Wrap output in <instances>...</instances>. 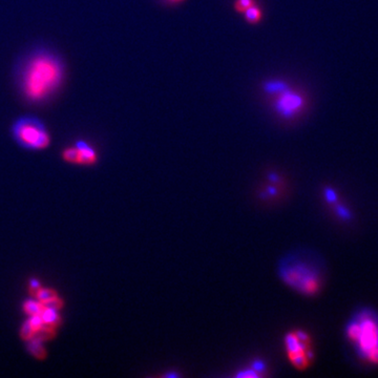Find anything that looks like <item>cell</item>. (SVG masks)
Listing matches in <instances>:
<instances>
[{"label": "cell", "instance_id": "8fae6325", "mask_svg": "<svg viewBox=\"0 0 378 378\" xmlns=\"http://www.w3.org/2000/svg\"><path fill=\"white\" fill-rule=\"evenodd\" d=\"M43 309L42 303H39L35 300H28L24 303V310L25 312L30 315L40 314Z\"/></svg>", "mask_w": 378, "mask_h": 378}, {"label": "cell", "instance_id": "4fadbf2b", "mask_svg": "<svg viewBox=\"0 0 378 378\" xmlns=\"http://www.w3.org/2000/svg\"><path fill=\"white\" fill-rule=\"evenodd\" d=\"M37 296H38V299L43 303V302H46L49 300L56 298V294L53 290H50V289H40L37 292Z\"/></svg>", "mask_w": 378, "mask_h": 378}, {"label": "cell", "instance_id": "8992f818", "mask_svg": "<svg viewBox=\"0 0 378 378\" xmlns=\"http://www.w3.org/2000/svg\"><path fill=\"white\" fill-rule=\"evenodd\" d=\"M311 341L304 331H295L285 336V347L290 361L298 369L307 368L313 359Z\"/></svg>", "mask_w": 378, "mask_h": 378}, {"label": "cell", "instance_id": "44dd1931", "mask_svg": "<svg viewBox=\"0 0 378 378\" xmlns=\"http://www.w3.org/2000/svg\"><path fill=\"white\" fill-rule=\"evenodd\" d=\"M30 285H31V287H32L33 289H37V288H39L40 284H39L36 279H32L31 282H30Z\"/></svg>", "mask_w": 378, "mask_h": 378}, {"label": "cell", "instance_id": "7c38bea8", "mask_svg": "<svg viewBox=\"0 0 378 378\" xmlns=\"http://www.w3.org/2000/svg\"><path fill=\"white\" fill-rule=\"evenodd\" d=\"M258 4V0H234L233 2V10L239 13V14H243L247 9L250 7Z\"/></svg>", "mask_w": 378, "mask_h": 378}, {"label": "cell", "instance_id": "30bf717a", "mask_svg": "<svg viewBox=\"0 0 378 378\" xmlns=\"http://www.w3.org/2000/svg\"><path fill=\"white\" fill-rule=\"evenodd\" d=\"M40 315H41L43 323H45V325H49V326L55 325V323H57L58 320H59V315H58V312H57V309H55V308L43 307Z\"/></svg>", "mask_w": 378, "mask_h": 378}, {"label": "cell", "instance_id": "2e32d148", "mask_svg": "<svg viewBox=\"0 0 378 378\" xmlns=\"http://www.w3.org/2000/svg\"><path fill=\"white\" fill-rule=\"evenodd\" d=\"M336 212L339 214V217L343 220H351V218H352V214H351L350 210L343 205L336 206Z\"/></svg>", "mask_w": 378, "mask_h": 378}, {"label": "cell", "instance_id": "5bb4252c", "mask_svg": "<svg viewBox=\"0 0 378 378\" xmlns=\"http://www.w3.org/2000/svg\"><path fill=\"white\" fill-rule=\"evenodd\" d=\"M64 159L66 161H70V162H77L78 163V159H79V152L78 150L75 147H71V148H67V150L64 152Z\"/></svg>", "mask_w": 378, "mask_h": 378}, {"label": "cell", "instance_id": "9c48e42d", "mask_svg": "<svg viewBox=\"0 0 378 378\" xmlns=\"http://www.w3.org/2000/svg\"><path fill=\"white\" fill-rule=\"evenodd\" d=\"M243 15H244V18L247 23L255 25V24H259L263 20L264 12H263L262 7H260L258 4H256L250 7L249 9H247L244 13H243Z\"/></svg>", "mask_w": 378, "mask_h": 378}, {"label": "cell", "instance_id": "3957f363", "mask_svg": "<svg viewBox=\"0 0 378 378\" xmlns=\"http://www.w3.org/2000/svg\"><path fill=\"white\" fill-rule=\"evenodd\" d=\"M282 281L304 295H314L321 287L319 267L299 255H288L278 265Z\"/></svg>", "mask_w": 378, "mask_h": 378}, {"label": "cell", "instance_id": "52a82bcc", "mask_svg": "<svg viewBox=\"0 0 378 378\" xmlns=\"http://www.w3.org/2000/svg\"><path fill=\"white\" fill-rule=\"evenodd\" d=\"M262 91L265 96L269 97V99H272L278 94L282 93L284 91L288 90L292 87L289 81L281 79V78H272V79H267L261 85Z\"/></svg>", "mask_w": 378, "mask_h": 378}, {"label": "cell", "instance_id": "6da1fadb", "mask_svg": "<svg viewBox=\"0 0 378 378\" xmlns=\"http://www.w3.org/2000/svg\"><path fill=\"white\" fill-rule=\"evenodd\" d=\"M65 78V64L59 54L46 45L26 52L15 67V82L28 103L41 105L50 101Z\"/></svg>", "mask_w": 378, "mask_h": 378}, {"label": "cell", "instance_id": "277c9868", "mask_svg": "<svg viewBox=\"0 0 378 378\" xmlns=\"http://www.w3.org/2000/svg\"><path fill=\"white\" fill-rule=\"evenodd\" d=\"M12 134L15 141L25 150H44L51 142L50 133L41 120L35 116L19 117L12 125Z\"/></svg>", "mask_w": 378, "mask_h": 378}, {"label": "cell", "instance_id": "ba28073f", "mask_svg": "<svg viewBox=\"0 0 378 378\" xmlns=\"http://www.w3.org/2000/svg\"><path fill=\"white\" fill-rule=\"evenodd\" d=\"M75 146L79 152L78 163L92 164L97 161L96 152H94L93 148L89 146L85 141H78Z\"/></svg>", "mask_w": 378, "mask_h": 378}, {"label": "cell", "instance_id": "5b68a950", "mask_svg": "<svg viewBox=\"0 0 378 378\" xmlns=\"http://www.w3.org/2000/svg\"><path fill=\"white\" fill-rule=\"evenodd\" d=\"M309 98L307 93L296 87H291L278 96L270 99L272 113L280 120L291 122L301 118L308 110Z\"/></svg>", "mask_w": 378, "mask_h": 378}, {"label": "cell", "instance_id": "9a60e30c", "mask_svg": "<svg viewBox=\"0 0 378 378\" xmlns=\"http://www.w3.org/2000/svg\"><path fill=\"white\" fill-rule=\"evenodd\" d=\"M31 326L33 327V329L35 331H38V330H41L42 327H43V320L41 318V315L40 314H35V315H31L30 319H29Z\"/></svg>", "mask_w": 378, "mask_h": 378}, {"label": "cell", "instance_id": "ffe728a7", "mask_svg": "<svg viewBox=\"0 0 378 378\" xmlns=\"http://www.w3.org/2000/svg\"><path fill=\"white\" fill-rule=\"evenodd\" d=\"M31 349H32V352L34 353H41V344H40V342L38 340H34L32 343H31Z\"/></svg>", "mask_w": 378, "mask_h": 378}, {"label": "cell", "instance_id": "e0dca14e", "mask_svg": "<svg viewBox=\"0 0 378 378\" xmlns=\"http://www.w3.org/2000/svg\"><path fill=\"white\" fill-rule=\"evenodd\" d=\"M35 333V330L33 329V327L31 326V323L29 320H26L24 322V325L22 327V330H21V334L22 336L24 337V339H30V337H32Z\"/></svg>", "mask_w": 378, "mask_h": 378}, {"label": "cell", "instance_id": "ac0fdd59", "mask_svg": "<svg viewBox=\"0 0 378 378\" xmlns=\"http://www.w3.org/2000/svg\"><path fill=\"white\" fill-rule=\"evenodd\" d=\"M323 196H325L327 202H329V203H337V200H339V198H337V195L336 193L333 191V189L331 188H326L325 192H323Z\"/></svg>", "mask_w": 378, "mask_h": 378}, {"label": "cell", "instance_id": "7a4b0ae2", "mask_svg": "<svg viewBox=\"0 0 378 378\" xmlns=\"http://www.w3.org/2000/svg\"><path fill=\"white\" fill-rule=\"evenodd\" d=\"M346 337L361 361L378 366V312L370 308L355 312L346 325Z\"/></svg>", "mask_w": 378, "mask_h": 378}, {"label": "cell", "instance_id": "d6986e66", "mask_svg": "<svg viewBox=\"0 0 378 378\" xmlns=\"http://www.w3.org/2000/svg\"><path fill=\"white\" fill-rule=\"evenodd\" d=\"M185 2H186V0H160L161 4H163L164 6H167V7L179 6V5H181Z\"/></svg>", "mask_w": 378, "mask_h": 378}]
</instances>
